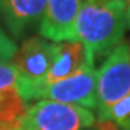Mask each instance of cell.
Wrapping results in <instances>:
<instances>
[{
  "instance_id": "obj_1",
  "label": "cell",
  "mask_w": 130,
  "mask_h": 130,
  "mask_svg": "<svg viewBox=\"0 0 130 130\" xmlns=\"http://www.w3.org/2000/svg\"><path fill=\"white\" fill-rule=\"evenodd\" d=\"M124 9L116 0H83L75 20V41L85 43L94 56L108 55L127 28Z\"/></svg>"
},
{
  "instance_id": "obj_2",
  "label": "cell",
  "mask_w": 130,
  "mask_h": 130,
  "mask_svg": "<svg viewBox=\"0 0 130 130\" xmlns=\"http://www.w3.org/2000/svg\"><path fill=\"white\" fill-rule=\"evenodd\" d=\"M18 72L19 93L26 101H36L38 90L49 74L54 64V42L29 36L22 42L10 59Z\"/></svg>"
},
{
  "instance_id": "obj_3",
  "label": "cell",
  "mask_w": 130,
  "mask_h": 130,
  "mask_svg": "<svg viewBox=\"0 0 130 130\" xmlns=\"http://www.w3.org/2000/svg\"><path fill=\"white\" fill-rule=\"evenodd\" d=\"M95 116L85 107L38 100L28 107L20 130H91Z\"/></svg>"
},
{
  "instance_id": "obj_4",
  "label": "cell",
  "mask_w": 130,
  "mask_h": 130,
  "mask_svg": "<svg viewBox=\"0 0 130 130\" xmlns=\"http://www.w3.org/2000/svg\"><path fill=\"white\" fill-rule=\"evenodd\" d=\"M130 94V45L119 43L97 71V117Z\"/></svg>"
},
{
  "instance_id": "obj_5",
  "label": "cell",
  "mask_w": 130,
  "mask_h": 130,
  "mask_svg": "<svg viewBox=\"0 0 130 130\" xmlns=\"http://www.w3.org/2000/svg\"><path fill=\"white\" fill-rule=\"evenodd\" d=\"M38 100H52L97 110V71L88 68L68 78L46 84L39 90Z\"/></svg>"
},
{
  "instance_id": "obj_6",
  "label": "cell",
  "mask_w": 130,
  "mask_h": 130,
  "mask_svg": "<svg viewBox=\"0 0 130 130\" xmlns=\"http://www.w3.org/2000/svg\"><path fill=\"white\" fill-rule=\"evenodd\" d=\"M94 59H95V56H94L93 51L83 42H54V64H52L49 74L46 75V78L42 84V87L46 84L59 81V79L68 78V77L78 74L84 70L94 68ZM39 90H38V93H39Z\"/></svg>"
},
{
  "instance_id": "obj_7",
  "label": "cell",
  "mask_w": 130,
  "mask_h": 130,
  "mask_svg": "<svg viewBox=\"0 0 130 130\" xmlns=\"http://www.w3.org/2000/svg\"><path fill=\"white\" fill-rule=\"evenodd\" d=\"M83 0H48L39 33L54 42L75 41V20Z\"/></svg>"
},
{
  "instance_id": "obj_8",
  "label": "cell",
  "mask_w": 130,
  "mask_h": 130,
  "mask_svg": "<svg viewBox=\"0 0 130 130\" xmlns=\"http://www.w3.org/2000/svg\"><path fill=\"white\" fill-rule=\"evenodd\" d=\"M48 0H0V19L13 38L39 28Z\"/></svg>"
},
{
  "instance_id": "obj_9",
  "label": "cell",
  "mask_w": 130,
  "mask_h": 130,
  "mask_svg": "<svg viewBox=\"0 0 130 130\" xmlns=\"http://www.w3.org/2000/svg\"><path fill=\"white\" fill-rule=\"evenodd\" d=\"M98 119H110L123 127L127 121H130V94L126 95L124 98H121L120 101H117L111 108H108Z\"/></svg>"
},
{
  "instance_id": "obj_10",
  "label": "cell",
  "mask_w": 130,
  "mask_h": 130,
  "mask_svg": "<svg viewBox=\"0 0 130 130\" xmlns=\"http://www.w3.org/2000/svg\"><path fill=\"white\" fill-rule=\"evenodd\" d=\"M16 49H18V46H16L14 41L0 28V64L10 62Z\"/></svg>"
},
{
  "instance_id": "obj_11",
  "label": "cell",
  "mask_w": 130,
  "mask_h": 130,
  "mask_svg": "<svg viewBox=\"0 0 130 130\" xmlns=\"http://www.w3.org/2000/svg\"><path fill=\"white\" fill-rule=\"evenodd\" d=\"M93 130H121V126H119L116 121L110 120V119H98L95 117V121H94Z\"/></svg>"
},
{
  "instance_id": "obj_12",
  "label": "cell",
  "mask_w": 130,
  "mask_h": 130,
  "mask_svg": "<svg viewBox=\"0 0 130 130\" xmlns=\"http://www.w3.org/2000/svg\"><path fill=\"white\" fill-rule=\"evenodd\" d=\"M124 14H126V26H127V28H130V3L126 6Z\"/></svg>"
},
{
  "instance_id": "obj_13",
  "label": "cell",
  "mask_w": 130,
  "mask_h": 130,
  "mask_svg": "<svg viewBox=\"0 0 130 130\" xmlns=\"http://www.w3.org/2000/svg\"><path fill=\"white\" fill-rule=\"evenodd\" d=\"M116 2H119V3H121V5H124V6H127L130 3V0H116Z\"/></svg>"
}]
</instances>
